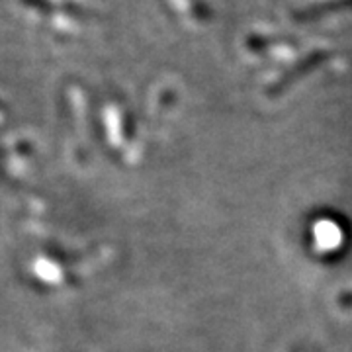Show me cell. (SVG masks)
I'll return each instance as SVG.
<instances>
[{
    "label": "cell",
    "mask_w": 352,
    "mask_h": 352,
    "mask_svg": "<svg viewBox=\"0 0 352 352\" xmlns=\"http://www.w3.org/2000/svg\"><path fill=\"white\" fill-rule=\"evenodd\" d=\"M166 6L176 18L190 25L206 24L212 18V4L208 0H166Z\"/></svg>",
    "instance_id": "obj_1"
},
{
    "label": "cell",
    "mask_w": 352,
    "mask_h": 352,
    "mask_svg": "<svg viewBox=\"0 0 352 352\" xmlns=\"http://www.w3.org/2000/svg\"><path fill=\"white\" fill-rule=\"evenodd\" d=\"M352 10V0H314L305 6H300L298 10H294V18L309 22V20H319L331 14L346 12Z\"/></svg>",
    "instance_id": "obj_2"
},
{
    "label": "cell",
    "mask_w": 352,
    "mask_h": 352,
    "mask_svg": "<svg viewBox=\"0 0 352 352\" xmlns=\"http://www.w3.org/2000/svg\"><path fill=\"white\" fill-rule=\"evenodd\" d=\"M20 8L38 20H45L53 16V0H18Z\"/></svg>",
    "instance_id": "obj_3"
}]
</instances>
